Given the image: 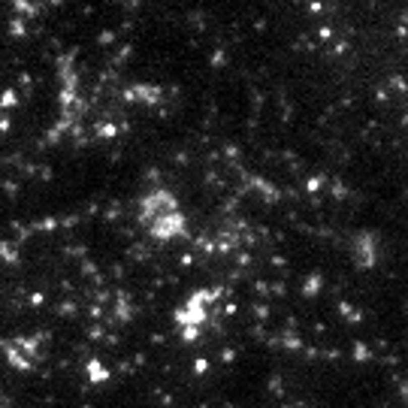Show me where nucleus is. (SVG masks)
<instances>
[{
    "instance_id": "20e7f679",
    "label": "nucleus",
    "mask_w": 408,
    "mask_h": 408,
    "mask_svg": "<svg viewBox=\"0 0 408 408\" xmlns=\"http://www.w3.org/2000/svg\"><path fill=\"white\" fill-rule=\"evenodd\" d=\"M18 103V94H15V88H6L3 94H0V109H12Z\"/></svg>"
},
{
    "instance_id": "0eeeda50",
    "label": "nucleus",
    "mask_w": 408,
    "mask_h": 408,
    "mask_svg": "<svg viewBox=\"0 0 408 408\" xmlns=\"http://www.w3.org/2000/svg\"><path fill=\"white\" fill-rule=\"evenodd\" d=\"M100 136H103V139L115 136V127H112V124H103V127H100Z\"/></svg>"
},
{
    "instance_id": "39448f33",
    "label": "nucleus",
    "mask_w": 408,
    "mask_h": 408,
    "mask_svg": "<svg viewBox=\"0 0 408 408\" xmlns=\"http://www.w3.org/2000/svg\"><path fill=\"white\" fill-rule=\"evenodd\" d=\"M318 287H321V275H312V278L306 281V287H303V294H306V297H312V294H318Z\"/></svg>"
},
{
    "instance_id": "423d86ee",
    "label": "nucleus",
    "mask_w": 408,
    "mask_h": 408,
    "mask_svg": "<svg viewBox=\"0 0 408 408\" xmlns=\"http://www.w3.org/2000/svg\"><path fill=\"white\" fill-rule=\"evenodd\" d=\"M369 357H372V354H369L366 345H357V348H354V360H369Z\"/></svg>"
},
{
    "instance_id": "f257e3e1",
    "label": "nucleus",
    "mask_w": 408,
    "mask_h": 408,
    "mask_svg": "<svg viewBox=\"0 0 408 408\" xmlns=\"http://www.w3.org/2000/svg\"><path fill=\"white\" fill-rule=\"evenodd\" d=\"M148 227H151V236L154 239H172V236H179L185 230V218L179 212H166V215L154 218Z\"/></svg>"
},
{
    "instance_id": "9d476101",
    "label": "nucleus",
    "mask_w": 408,
    "mask_h": 408,
    "mask_svg": "<svg viewBox=\"0 0 408 408\" xmlns=\"http://www.w3.org/2000/svg\"><path fill=\"white\" fill-rule=\"evenodd\" d=\"M321 188V179H309V191H318Z\"/></svg>"
},
{
    "instance_id": "9b49d317",
    "label": "nucleus",
    "mask_w": 408,
    "mask_h": 408,
    "mask_svg": "<svg viewBox=\"0 0 408 408\" xmlns=\"http://www.w3.org/2000/svg\"><path fill=\"white\" fill-rule=\"evenodd\" d=\"M30 306H42V294H33L30 297Z\"/></svg>"
},
{
    "instance_id": "f03ea898",
    "label": "nucleus",
    "mask_w": 408,
    "mask_h": 408,
    "mask_svg": "<svg viewBox=\"0 0 408 408\" xmlns=\"http://www.w3.org/2000/svg\"><path fill=\"white\" fill-rule=\"evenodd\" d=\"M88 381L91 384H103V381H109V369L94 357V360H88Z\"/></svg>"
},
{
    "instance_id": "6e6552de",
    "label": "nucleus",
    "mask_w": 408,
    "mask_h": 408,
    "mask_svg": "<svg viewBox=\"0 0 408 408\" xmlns=\"http://www.w3.org/2000/svg\"><path fill=\"white\" fill-rule=\"evenodd\" d=\"M206 369H209V360H197V363H194V372H197V375H203Z\"/></svg>"
},
{
    "instance_id": "7ed1b4c3",
    "label": "nucleus",
    "mask_w": 408,
    "mask_h": 408,
    "mask_svg": "<svg viewBox=\"0 0 408 408\" xmlns=\"http://www.w3.org/2000/svg\"><path fill=\"white\" fill-rule=\"evenodd\" d=\"M0 260L3 263H18V248L12 242H0Z\"/></svg>"
},
{
    "instance_id": "1a4fd4ad",
    "label": "nucleus",
    "mask_w": 408,
    "mask_h": 408,
    "mask_svg": "<svg viewBox=\"0 0 408 408\" xmlns=\"http://www.w3.org/2000/svg\"><path fill=\"white\" fill-rule=\"evenodd\" d=\"M9 30H12L15 36H21V33H24V24H21V21H12V24H9Z\"/></svg>"
}]
</instances>
